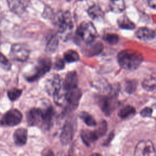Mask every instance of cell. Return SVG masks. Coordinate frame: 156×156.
<instances>
[{
    "instance_id": "1",
    "label": "cell",
    "mask_w": 156,
    "mask_h": 156,
    "mask_svg": "<svg viewBox=\"0 0 156 156\" xmlns=\"http://www.w3.org/2000/svg\"><path fill=\"white\" fill-rule=\"evenodd\" d=\"M119 66L126 70L133 71L137 69L143 61V55L140 51L127 49L121 51L117 55Z\"/></svg>"
},
{
    "instance_id": "2",
    "label": "cell",
    "mask_w": 156,
    "mask_h": 156,
    "mask_svg": "<svg viewBox=\"0 0 156 156\" xmlns=\"http://www.w3.org/2000/svg\"><path fill=\"white\" fill-rule=\"evenodd\" d=\"M52 23L62 38H67L71 31L73 23L69 11H58L52 17Z\"/></svg>"
},
{
    "instance_id": "3",
    "label": "cell",
    "mask_w": 156,
    "mask_h": 156,
    "mask_svg": "<svg viewBox=\"0 0 156 156\" xmlns=\"http://www.w3.org/2000/svg\"><path fill=\"white\" fill-rule=\"evenodd\" d=\"M52 68V62L50 58L43 57L40 58L32 72L24 76L28 82H34L40 79L48 73Z\"/></svg>"
},
{
    "instance_id": "4",
    "label": "cell",
    "mask_w": 156,
    "mask_h": 156,
    "mask_svg": "<svg viewBox=\"0 0 156 156\" xmlns=\"http://www.w3.org/2000/svg\"><path fill=\"white\" fill-rule=\"evenodd\" d=\"M76 34L87 44L92 43L98 35L96 29L90 21H82L76 30Z\"/></svg>"
},
{
    "instance_id": "5",
    "label": "cell",
    "mask_w": 156,
    "mask_h": 156,
    "mask_svg": "<svg viewBox=\"0 0 156 156\" xmlns=\"http://www.w3.org/2000/svg\"><path fill=\"white\" fill-rule=\"evenodd\" d=\"M23 113L17 108H12L6 112L0 119V124L5 127H14L23 119Z\"/></svg>"
},
{
    "instance_id": "6",
    "label": "cell",
    "mask_w": 156,
    "mask_h": 156,
    "mask_svg": "<svg viewBox=\"0 0 156 156\" xmlns=\"http://www.w3.org/2000/svg\"><path fill=\"white\" fill-rule=\"evenodd\" d=\"M10 57L12 59L18 62H26L29 57L30 50L24 43H14L10 51Z\"/></svg>"
},
{
    "instance_id": "7",
    "label": "cell",
    "mask_w": 156,
    "mask_h": 156,
    "mask_svg": "<svg viewBox=\"0 0 156 156\" xmlns=\"http://www.w3.org/2000/svg\"><path fill=\"white\" fill-rule=\"evenodd\" d=\"M76 131V120L69 118L65 122L60 134V141L62 144L67 145L72 141Z\"/></svg>"
},
{
    "instance_id": "8",
    "label": "cell",
    "mask_w": 156,
    "mask_h": 156,
    "mask_svg": "<svg viewBox=\"0 0 156 156\" xmlns=\"http://www.w3.org/2000/svg\"><path fill=\"white\" fill-rule=\"evenodd\" d=\"M98 103L102 111L109 115L117 106L116 96L109 94L108 96H100L98 98Z\"/></svg>"
},
{
    "instance_id": "9",
    "label": "cell",
    "mask_w": 156,
    "mask_h": 156,
    "mask_svg": "<svg viewBox=\"0 0 156 156\" xmlns=\"http://www.w3.org/2000/svg\"><path fill=\"white\" fill-rule=\"evenodd\" d=\"M134 156H156V151L150 140L139 141L134 150Z\"/></svg>"
},
{
    "instance_id": "10",
    "label": "cell",
    "mask_w": 156,
    "mask_h": 156,
    "mask_svg": "<svg viewBox=\"0 0 156 156\" xmlns=\"http://www.w3.org/2000/svg\"><path fill=\"white\" fill-rule=\"evenodd\" d=\"M65 97L66 103L67 104L66 109L68 111H71L76 109L79 103L82 96L81 91L77 87L69 90L65 91Z\"/></svg>"
},
{
    "instance_id": "11",
    "label": "cell",
    "mask_w": 156,
    "mask_h": 156,
    "mask_svg": "<svg viewBox=\"0 0 156 156\" xmlns=\"http://www.w3.org/2000/svg\"><path fill=\"white\" fill-rule=\"evenodd\" d=\"M61 79L58 74H54L47 79L44 89L48 94L54 96L61 90Z\"/></svg>"
},
{
    "instance_id": "12",
    "label": "cell",
    "mask_w": 156,
    "mask_h": 156,
    "mask_svg": "<svg viewBox=\"0 0 156 156\" xmlns=\"http://www.w3.org/2000/svg\"><path fill=\"white\" fill-rule=\"evenodd\" d=\"M26 121L29 126L41 127L43 120L41 108L34 107L30 108L27 113Z\"/></svg>"
},
{
    "instance_id": "13",
    "label": "cell",
    "mask_w": 156,
    "mask_h": 156,
    "mask_svg": "<svg viewBox=\"0 0 156 156\" xmlns=\"http://www.w3.org/2000/svg\"><path fill=\"white\" fill-rule=\"evenodd\" d=\"M41 110L43 120L41 127L44 129H49L52 125L53 119L55 114L54 109L51 104H49L41 108Z\"/></svg>"
},
{
    "instance_id": "14",
    "label": "cell",
    "mask_w": 156,
    "mask_h": 156,
    "mask_svg": "<svg viewBox=\"0 0 156 156\" xmlns=\"http://www.w3.org/2000/svg\"><path fill=\"white\" fill-rule=\"evenodd\" d=\"M78 77L75 71L68 72L65 77L63 82V88L64 91L69 90L77 87Z\"/></svg>"
},
{
    "instance_id": "15",
    "label": "cell",
    "mask_w": 156,
    "mask_h": 156,
    "mask_svg": "<svg viewBox=\"0 0 156 156\" xmlns=\"http://www.w3.org/2000/svg\"><path fill=\"white\" fill-rule=\"evenodd\" d=\"M10 10L18 15H22L26 10V4L24 0H7Z\"/></svg>"
},
{
    "instance_id": "16",
    "label": "cell",
    "mask_w": 156,
    "mask_h": 156,
    "mask_svg": "<svg viewBox=\"0 0 156 156\" xmlns=\"http://www.w3.org/2000/svg\"><path fill=\"white\" fill-rule=\"evenodd\" d=\"M27 130L24 127H20L16 129L13 135V142L16 146H23L25 145L27 141Z\"/></svg>"
},
{
    "instance_id": "17",
    "label": "cell",
    "mask_w": 156,
    "mask_h": 156,
    "mask_svg": "<svg viewBox=\"0 0 156 156\" xmlns=\"http://www.w3.org/2000/svg\"><path fill=\"white\" fill-rule=\"evenodd\" d=\"M136 37L144 41H152L155 36V30L146 27L139 28L135 32Z\"/></svg>"
},
{
    "instance_id": "18",
    "label": "cell",
    "mask_w": 156,
    "mask_h": 156,
    "mask_svg": "<svg viewBox=\"0 0 156 156\" xmlns=\"http://www.w3.org/2000/svg\"><path fill=\"white\" fill-rule=\"evenodd\" d=\"M80 136L85 144L87 146H89L91 143L94 142L99 138L94 130L91 131L89 130H82Z\"/></svg>"
},
{
    "instance_id": "19",
    "label": "cell",
    "mask_w": 156,
    "mask_h": 156,
    "mask_svg": "<svg viewBox=\"0 0 156 156\" xmlns=\"http://www.w3.org/2000/svg\"><path fill=\"white\" fill-rule=\"evenodd\" d=\"M58 46V37L57 34H53L49 37L46 45V51L48 53L54 52Z\"/></svg>"
},
{
    "instance_id": "20",
    "label": "cell",
    "mask_w": 156,
    "mask_h": 156,
    "mask_svg": "<svg viewBox=\"0 0 156 156\" xmlns=\"http://www.w3.org/2000/svg\"><path fill=\"white\" fill-rule=\"evenodd\" d=\"M136 113L135 108L132 105H126L121 108L118 112V116L122 119H126L130 116L135 115Z\"/></svg>"
},
{
    "instance_id": "21",
    "label": "cell",
    "mask_w": 156,
    "mask_h": 156,
    "mask_svg": "<svg viewBox=\"0 0 156 156\" xmlns=\"http://www.w3.org/2000/svg\"><path fill=\"white\" fill-rule=\"evenodd\" d=\"M63 59L67 63L76 62L79 60V55L77 51L73 49H69L64 52Z\"/></svg>"
},
{
    "instance_id": "22",
    "label": "cell",
    "mask_w": 156,
    "mask_h": 156,
    "mask_svg": "<svg viewBox=\"0 0 156 156\" xmlns=\"http://www.w3.org/2000/svg\"><path fill=\"white\" fill-rule=\"evenodd\" d=\"M110 9L115 13H121L125 9V3L124 0L111 1L110 5Z\"/></svg>"
},
{
    "instance_id": "23",
    "label": "cell",
    "mask_w": 156,
    "mask_h": 156,
    "mask_svg": "<svg viewBox=\"0 0 156 156\" xmlns=\"http://www.w3.org/2000/svg\"><path fill=\"white\" fill-rule=\"evenodd\" d=\"M88 15L92 19H98L104 15L103 11L97 5H93L89 7L87 10Z\"/></svg>"
},
{
    "instance_id": "24",
    "label": "cell",
    "mask_w": 156,
    "mask_h": 156,
    "mask_svg": "<svg viewBox=\"0 0 156 156\" xmlns=\"http://www.w3.org/2000/svg\"><path fill=\"white\" fill-rule=\"evenodd\" d=\"M118 26L119 27L124 29H133L135 27V24L130 20L127 16H122L118 20Z\"/></svg>"
},
{
    "instance_id": "25",
    "label": "cell",
    "mask_w": 156,
    "mask_h": 156,
    "mask_svg": "<svg viewBox=\"0 0 156 156\" xmlns=\"http://www.w3.org/2000/svg\"><path fill=\"white\" fill-rule=\"evenodd\" d=\"M80 118L88 126L94 127L96 126V122L93 116L87 112H82L79 115Z\"/></svg>"
},
{
    "instance_id": "26",
    "label": "cell",
    "mask_w": 156,
    "mask_h": 156,
    "mask_svg": "<svg viewBox=\"0 0 156 156\" xmlns=\"http://www.w3.org/2000/svg\"><path fill=\"white\" fill-rule=\"evenodd\" d=\"M23 90L17 88H13L8 90L7 91V96L10 101H16L22 94Z\"/></svg>"
},
{
    "instance_id": "27",
    "label": "cell",
    "mask_w": 156,
    "mask_h": 156,
    "mask_svg": "<svg viewBox=\"0 0 156 156\" xmlns=\"http://www.w3.org/2000/svg\"><path fill=\"white\" fill-rule=\"evenodd\" d=\"M94 87L100 90V91H103L105 92H110L111 90V87L110 85L108 84L107 82L105 80H98L94 81Z\"/></svg>"
},
{
    "instance_id": "28",
    "label": "cell",
    "mask_w": 156,
    "mask_h": 156,
    "mask_svg": "<svg viewBox=\"0 0 156 156\" xmlns=\"http://www.w3.org/2000/svg\"><path fill=\"white\" fill-rule=\"evenodd\" d=\"M103 39L110 44H115L118 43L119 40V36L116 34L113 33H108L104 34L103 36Z\"/></svg>"
},
{
    "instance_id": "29",
    "label": "cell",
    "mask_w": 156,
    "mask_h": 156,
    "mask_svg": "<svg viewBox=\"0 0 156 156\" xmlns=\"http://www.w3.org/2000/svg\"><path fill=\"white\" fill-rule=\"evenodd\" d=\"M107 130V124L105 121H102L98 125L97 129L94 130L98 137L104 136Z\"/></svg>"
},
{
    "instance_id": "30",
    "label": "cell",
    "mask_w": 156,
    "mask_h": 156,
    "mask_svg": "<svg viewBox=\"0 0 156 156\" xmlns=\"http://www.w3.org/2000/svg\"><path fill=\"white\" fill-rule=\"evenodd\" d=\"M137 87V82L135 80H128L125 84V90L128 93H133Z\"/></svg>"
},
{
    "instance_id": "31",
    "label": "cell",
    "mask_w": 156,
    "mask_h": 156,
    "mask_svg": "<svg viewBox=\"0 0 156 156\" xmlns=\"http://www.w3.org/2000/svg\"><path fill=\"white\" fill-rule=\"evenodd\" d=\"M0 63L3 69L5 70H9L11 68V63L8 58L0 52Z\"/></svg>"
},
{
    "instance_id": "32",
    "label": "cell",
    "mask_w": 156,
    "mask_h": 156,
    "mask_svg": "<svg viewBox=\"0 0 156 156\" xmlns=\"http://www.w3.org/2000/svg\"><path fill=\"white\" fill-rule=\"evenodd\" d=\"M65 67V60L61 58H56L53 65V68L56 70H62Z\"/></svg>"
},
{
    "instance_id": "33",
    "label": "cell",
    "mask_w": 156,
    "mask_h": 156,
    "mask_svg": "<svg viewBox=\"0 0 156 156\" xmlns=\"http://www.w3.org/2000/svg\"><path fill=\"white\" fill-rule=\"evenodd\" d=\"M152 113V110L150 107H145L141 110L140 114L143 117H150Z\"/></svg>"
},
{
    "instance_id": "34",
    "label": "cell",
    "mask_w": 156,
    "mask_h": 156,
    "mask_svg": "<svg viewBox=\"0 0 156 156\" xmlns=\"http://www.w3.org/2000/svg\"><path fill=\"white\" fill-rule=\"evenodd\" d=\"M114 136H115L114 132H112L109 134V135L108 136V137H107V138L106 139V140L104 142L103 145H104V146H107V145H108V144H110V143L112 141V140H113Z\"/></svg>"
},
{
    "instance_id": "35",
    "label": "cell",
    "mask_w": 156,
    "mask_h": 156,
    "mask_svg": "<svg viewBox=\"0 0 156 156\" xmlns=\"http://www.w3.org/2000/svg\"><path fill=\"white\" fill-rule=\"evenodd\" d=\"M148 4L151 7L156 9V0H149Z\"/></svg>"
},
{
    "instance_id": "36",
    "label": "cell",
    "mask_w": 156,
    "mask_h": 156,
    "mask_svg": "<svg viewBox=\"0 0 156 156\" xmlns=\"http://www.w3.org/2000/svg\"><path fill=\"white\" fill-rule=\"evenodd\" d=\"M44 156H55L54 155V153L53 152V151L52 150H48L47 152L45 153L44 154Z\"/></svg>"
},
{
    "instance_id": "37",
    "label": "cell",
    "mask_w": 156,
    "mask_h": 156,
    "mask_svg": "<svg viewBox=\"0 0 156 156\" xmlns=\"http://www.w3.org/2000/svg\"><path fill=\"white\" fill-rule=\"evenodd\" d=\"M90 156H102V155L99 153H93V154H91Z\"/></svg>"
},
{
    "instance_id": "38",
    "label": "cell",
    "mask_w": 156,
    "mask_h": 156,
    "mask_svg": "<svg viewBox=\"0 0 156 156\" xmlns=\"http://www.w3.org/2000/svg\"><path fill=\"white\" fill-rule=\"evenodd\" d=\"M156 41V30H155V36H154V40L152 41Z\"/></svg>"
},
{
    "instance_id": "39",
    "label": "cell",
    "mask_w": 156,
    "mask_h": 156,
    "mask_svg": "<svg viewBox=\"0 0 156 156\" xmlns=\"http://www.w3.org/2000/svg\"><path fill=\"white\" fill-rule=\"evenodd\" d=\"M110 1H113V0H110Z\"/></svg>"
}]
</instances>
